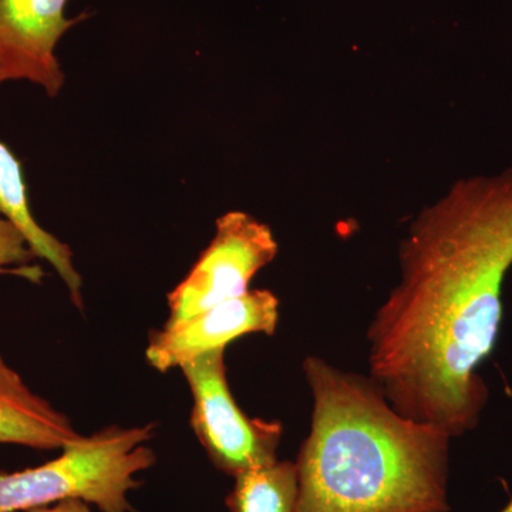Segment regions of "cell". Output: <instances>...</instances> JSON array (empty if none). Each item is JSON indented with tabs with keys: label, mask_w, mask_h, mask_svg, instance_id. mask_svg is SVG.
Returning a JSON list of instances; mask_svg holds the SVG:
<instances>
[{
	"label": "cell",
	"mask_w": 512,
	"mask_h": 512,
	"mask_svg": "<svg viewBox=\"0 0 512 512\" xmlns=\"http://www.w3.org/2000/svg\"><path fill=\"white\" fill-rule=\"evenodd\" d=\"M313 399L296 512H450L451 437L407 419L370 376L303 360Z\"/></svg>",
	"instance_id": "cell-2"
},
{
	"label": "cell",
	"mask_w": 512,
	"mask_h": 512,
	"mask_svg": "<svg viewBox=\"0 0 512 512\" xmlns=\"http://www.w3.org/2000/svg\"><path fill=\"white\" fill-rule=\"evenodd\" d=\"M450 512H453V511H450ZM500 512H512V498L510 500V503H508L507 505H505V507L503 508V510H501Z\"/></svg>",
	"instance_id": "cell-13"
},
{
	"label": "cell",
	"mask_w": 512,
	"mask_h": 512,
	"mask_svg": "<svg viewBox=\"0 0 512 512\" xmlns=\"http://www.w3.org/2000/svg\"><path fill=\"white\" fill-rule=\"evenodd\" d=\"M156 423L104 427L80 436L42 466L0 473V512H25L64 500H83L100 512H134L130 493L138 474L157 463L148 443Z\"/></svg>",
	"instance_id": "cell-3"
},
{
	"label": "cell",
	"mask_w": 512,
	"mask_h": 512,
	"mask_svg": "<svg viewBox=\"0 0 512 512\" xmlns=\"http://www.w3.org/2000/svg\"><path fill=\"white\" fill-rule=\"evenodd\" d=\"M511 268L512 167L458 180L416 215L366 333L370 379L396 412L451 439L477 429Z\"/></svg>",
	"instance_id": "cell-1"
},
{
	"label": "cell",
	"mask_w": 512,
	"mask_h": 512,
	"mask_svg": "<svg viewBox=\"0 0 512 512\" xmlns=\"http://www.w3.org/2000/svg\"><path fill=\"white\" fill-rule=\"evenodd\" d=\"M192 397L191 429L215 468L235 478L278 460L284 426L242 412L229 387L225 349L180 367Z\"/></svg>",
	"instance_id": "cell-4"
},
{
	"label": "cell",
	"mask_w": 512,
	"mask_h": 512,
	"mask_svg": "<svg viewBox=\"0 0 512 512\" xmlns=\"http://www.w3.org/2000/svg\"><path fill=\"white\" fill-rule=\"evenodd\" d=\"M298 495L295 463L276 460L238 474L225 505L229 512H296Z\"/></svg>",
	"instance_id": "cell-10"
},
{
	"label": "cell",
	"mask_w": 512,
	"mask_h": 512,
	"mask_svg": "<svg viewBox=\"0 0 512 512\" xmlns=\"http://www.w3.org/2000/svg\"><path fill=\"white\" fill-rule=\"evenodd\" d=\"M25 512H93L90 504L83 500H64L60 503L33 508Z\"/></svg>",
	"instance_id": "cell-12"
},
{
	"label": "cell",
	"mask_w": 512,
	"mask_h": 512,
	"mask_svg": "<svg viewBox=\"0 0 512 512\" xmlns=\"http://www.w3.org/2000/svg\"><path fill=\"white\" fill-rule=\"evenodd\" d=\"M278 251L274 232L264 222L244 211L221 215L210 245L168 293L165 325L244 295L254 276L274 261Z\"/></svg>",
	"instance_id": "cell-5"
},
{
	"label": "cell",
	"mask_w": 512,
	"mask_h": 512,
	"mask_svg": "<svg viewBox=\"0 0 512 512\" xmlns=\"http://www.w3.org/2000/svg\"><path fill=\"white\" fill-rule=\"evenodd\" d=\"M278 322V296L266 289H249L238 298L150 332L146 360L157 372L167 373L195 357L225 349L241 336H274Z\"/></svg>",
	"instance_id": "cell-6"
},
{
	"label": "cell",
	"mask_w": 512,
	"mask_h": 512,
	"mask_svg": "<svg viewBox=\"0 0 512 512\" xmlns=\"http://www.w3.org/2000/svg\"><path fill=\"white\" fill-rule=\"evenodd\" d=\"M37 256L25 235L12 222L0 217V275H16L32 284H42L45 272L32 264Z\"/></svg>",
	"instance_id": "cell-11"
},
{
	"label": "cell",
	"mask_w": 512,
	"mask_h": 512,
	"mask_svg": "<svg viewBox=\"0 0 512 512\" xmlns=\"http://www.w3.org/2000/svg\"><path fill=\"white\" fill-rule=\"evenodd\" d=\"M3 82L0 76V84ZM0 217L12 222L25 235L37 258L45 259L66 285L70 299L82 311L83 281L73 262V252L55 235L47 232L30 211L28 188L22 163L6 144L0 141Z\"/></svg>",
	"instance_id": "cell-9"
},
{
	"label": "cell",
	"mask_w": 512,
	"mask_h": 512,
	"mask_svg": "<svg viewBox=\"0 0 512 512\" xmlns=\"http://www.w3.org/2000/svg\"><path fill=\"white\" fill-rule=\"evenodd\" d=\"M69 0H0V76L3 82L26 80L57 97L63 89L56 56L60 39L89 13L67 18Z\"/></svg>",
	"instance_id": "cell-7"
},
{
	"label": "cell",
	"mask_w": 512,
	"mask_h": 512,
	"mask_svg": "<svg viewBox=\"0 0 512 512\" xmlns=\"http://www.w3.org/2000/svg\"><path fill=\"white\" fill-rule=\"evenodd\" d=\"M80 436L72 420L33 392L0 353V444L62 450Z\"/></svg>",
	"instance_id": "cell-8"
}]
</instances>
